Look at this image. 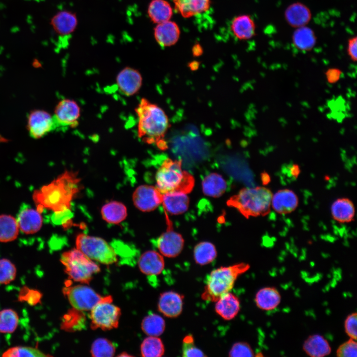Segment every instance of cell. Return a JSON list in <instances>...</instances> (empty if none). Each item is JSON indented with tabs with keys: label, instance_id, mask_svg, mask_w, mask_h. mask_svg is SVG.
Masks as SVG:
<instances>
[{
	"label": "cell",
	"instance_id": "9",
	"mask_svg": "<svg viewBox=\"0 0 357 357\" xmlns=\"http://www.w3.org/2000/svg\"><path fill=\"white\" fill-rule=\"evenodd\" d=\"M112 301H104L96 304L90 311L91 328L104 331L117 328L121 315L119 307L112 303Z\"/></svg>",
	"mask_w": 357,
	"mask_h": 357
},
{
	"label": "cell",
	"instance_id": "16",
	"mask_svg": "<svg viewBox=\"0 0 357 357\" xmlns=\"http://www.w3.org/2000/svg\"><path fill=\"white\" fill-rule=\"evenodd\" d=\"M78 23L76 13L68 10L57 12L50 19L52 29L60 36H67L73 33Z\"/></svg>",
	"mask_w": 357,
	"mask_h": 357
},
{
	"label": "cell",
	"instance_id": "15",
	"mask_svg": "<svg viewBox=\"0 0 357 357\" xmlns=\"http://www.w3.org/2000/svg\"><path fill=\"white\" fill-rule=\"evenodd\" d=\"M117 82L119 90L124 95L131 96L137 93L140 88L142 78L138 70L126 67L118 74Z\"/></svg>",
	"mask_w": 357,
	"mask_h": 357
},
{
	"label": "cell",
	"instance_id": "13",
	"mask_svg": "<svg viewBox=\"0 0 357 357\" xmlns=\"http://www.w3.org/2000/svg\"><path fill=\"white\" fill-rule=\"evenodd\" d=\"M57 128L53 116L47 112L35 110L28 117V130L30 136L39 139Z\"/></svg>",
	"mask_w": 357,
	"mask_h": 357
},
{
	"label": "cell",
	"instance_id": "40",
	"mask_svg": "<svg viewBox=\"0 0 357 357\" xmlns=\"http://www.w3.org/2000/svg\"><path fill=\"white\" fill-rule=\"evenodd\" d=\"M4 357H45L49 356L37 348L31 347L16 346L5 351L2 355Z\"/></svg>",
	"mask_w": 357,
	"mask_h": 357
},
{
	"label": "cell",
	"instance_id": "14",
	"mask_svg": "<svg viewBox=\"0 0 357 357\" xmlns=\"http://www.w3.org/2000/svg\"><path fill=\"white\" fill-rule=\"evenodd\" d=\"M183 298V295L175 291L164 292L159 298L158 310L167 317H177L182 311Z\"/></svg>",
	"mask_w": 357,
	"mask_h": 357
},
{
	"label": "cell",
	"instance_id": "39",
	"mask_svg": "<svg viewBox=\"0 0 357 357\" xmlns=\"http://www.w3.org/2000/svg\"><path fill=\"white\" fill-rule=\"evenodd\" d=\"M116 351L114 344L108 339L99 338L96 339L92 344L90 353L92 357H113Z\"/></svg>",
	"mask_w": 357,
	"mask_h": 357
},
{
	"label": "cell",
	"instance_id": "6",
	"mask_svg": "<svg viewBox=\"0 0 357 357\" xmlns=\"http://www.w3.org/2000/svg\"><path fill=\"white\" fill-rule=\"evenodd\" d=\"M60 260L69 278L82 284H88L100 271L97 263L76 248L63 252Z\"/></svg>",
	"mask_w": 357,
	"mask_h": 357
},
{
	"label": "cell",
	"instance_id": "1",
	"mask_svg": "<svg viewBox=\"0 0 357 357\" xmlns=\"http://www.w3.org/2000/svg\"><path fill=\"white\" fill-rule=\"evenodd\" d=\"M81 189L77 173L66 171L50 183L35 191L33 198L40 212L44 208L54 213L70 211L71 202Z\"/></svg>",
	"mask_w": 357,
	"mask_h": 357
},
{
	"label": "cell",
	"instance_id": "48",
	"mask_svg": "<svg viewBox=\"0 0 357 357\" xmlns=\"http://www.w3.org/2000/svg\"><path fill=\"white\" fill-rule=\"evenodd\" d=\"M326 76L328 80L330 83L336 82L341 75V72L337 68L329 69L326 72Z\"/></svg>",
	"mask_w": 357,
	"mask_h": 357
},
{
	"label": "cell",
	"instance_id": "27",
	"mask_svg": "<svg viewBox=\"0 0 357 357\" xmlns=\"http://www.w3.org/2000/svg\"><path fill=\"white\" fill-rule=\"evenodd\" d=\"M281 297L279 291L274 287H267L260 289L254 298L256 306L263 310H271L280 304Z\"/></svg>",
	"mask_w": 357,
	"mask_h": 357
},
{
	"label": "cell",
	"instance_id": "42",
	"mask_svg": "<svg viewBox=\"0 0 357 357\" xmlns=\"http://www.w3.org/2000/svg\"><path fill=\"white\" fill-rule=\"evenodd\" d=\"M182 353L183 357H203L204 353L195 345L194 340L191 334L186 335L182 340Z\"/></svg>",
	"mask_w": 357,
	"mask_h": 357
},
{
	"label": "cell",
	"instance_id": "24",
	"mask_svg": "<svg viewBox=\"0 0 357 357\" xmlns=\"http://www.w3.org/2000/svg\"><path fill=\"white\" fill-rule=\"evenodd\" d=\"M231 29L234 36L240 40H247L256 34V25L251 16L241 14L236 16L231 24Z\"/></svg>",
	"mask_w": 357,
	"mask_h": 357
},
{
	"label": "cell",
	"instance_id": "20",
	"mask_svg": "<svg viewBox=\"0 0 357 357\" xmlns=\"http://www.w3.org/2000/svg\"><path fill=\"white\" fill-rule=\"evenodd\" d=\"M138 267L141 272L147 275L160 274L165 267V261L162 254L154 250L144 252L138 260Z\"/></svg>",
	"mask_w": 357,
	"mask_h": 357
},
{
	"label": "cell",
	"instance_id": "21",
	"mask_svg": "<svg viewBox=\"0 0 357 357\" xmlns=\"http://www.w3.org/2000/svg\"><path fill=\"white\" fill-rule=\"evenodd\" d=\"M240 310V301L233 293L228 292L215 301V312L223 319L231 320L234 319Z\"/></svg>",
	"mask_w": 357,
	"mask_h": 357
},
{
	"label": "cell",
	"instance_id": "45",
	"mask_svg": "<svg viewBox=\"0 0 357 357\" xmlns=\"http://www.w3.org/2000/svg\"><path fill=\"white\" fill-rule=\"evenodd\" d=\"M345 329L350 338L357 340V314L353 313L346 318L345 321Z\"/></svg>",
	"mask_w": 357,
	"mask_h": 357
},
{
	"label": "cell",
	"instance_id": "50",
	"mask_svg": "<svg viewBox=\"0 0 357 357\" xmlns=\"http://www.w3.org/2000/svg\"><path fill=\"white\" fill-rule=\"evenodd\" d=\"M300 172V169L297 165L294 164L290 168L291 174L295 178L298 177Z\"/></svg>",
	"mask_w": 357,
	"mask_h": 357
},
{
	"label": "cell",
	"instance_id": "51",
	"mask_svg": "<svg viewBox=\"0 0 357 357\" xmlns=\"http://www.w3.org/2000/svg\"><path fill=\"white\" fill-rule=\"evenodd\" d=\"M270 176L266 173H263L261 174V180L264 184H268L270 181Z\"/></svg>",
	"mask_w": 357,
	"mask_h": 357
},
{
	"label": "cell",
	"instance_id": "26",
	"mask_svg": "<svg viewBox=\"0 0 357 357\" xmlns=\"http://www.w3.org/2000/svg\"><path fill=\"white\" fill-rule=\"evenodd\" d=\"M147 13L151 21L157 24L170 20L173 15V9L166 0H151Z\"/></svg>",
	"mask_w": 357,
	"mask_h": 357
},
{
	"label": "cell",
	"instance_id": "38",
	"mask_svg": "<svg viewBox=\"0 0 357 357\" xmlns=\"http://www.w3.org/2000/svg\"><path fill=\"white\" fill-rule=\"evenodd\" d=\"M18 322V315L14 310L4 309L0 311V333H13L16 330Z\"/></svg>",
	"mask_w": 357,
	"mask_h": 357
},
{
	"label": "cell",
	"instance_id": "25",
	"mask_svg": "<svg viewBox=\"0 0 357 357\" xmlns=\"http://www.w3.org/2000/svg\"><path fill=\"white\" fill-rule=\"evenodd\" d=\"M176 10L183 17L189 18L207 11L211 0H172Z\"/></svg>",
	"mask_w": 357,
	"mask_h": 357
},
{
	"label": "cell",
	"instance_id": "31",
	"mask_svg": "<svg viewBox=\"0 0 357 357\" xmlns=\"http://www.w3.org/2000/svg\"><path fill=\"white\" fill-rule=\"evenodd\" d=\"M331 211L334 219L342 223L352 221L355 213L352 201L346 198H339L335 201L331 206Z\"/></svg>",
	"mask_w": 357,
	"mask_h": 357
},
{
	"label": "cell",
	"instance_id": "41",
	"mask_svg": "<svg viewBox=\"0 0 357 357\" xmlns=\"http://www.w3.org/2000/svg\"><path fill=\"white\" fill-rule=\"evenodd\" d=\"M16 275L15 265L9 260L0 259V284H8L13 281Z\"/></svg>",
	"mask_w": 357,
	"mask_h": 357
},
{
	"label": "cell",
	"instance_id": "2",
	"mask_svg": "<svg viewBox=\"0 0 357 357\" xmlns=\"http://www.w3.org/2000/svg\"><path fill=\"white\" fill-rule=\"evenodd\" d=\"M135 112L138 118V137L148 144H156L165 140L164 137L170 126L165 111L157 105L147 99H141Z\"/></svg>",
	"mask_w": 357,
	"mask_h": 357
},
{
	"label": "cell",
	"instance_id": "34",
	"mask_svg": "<svg viewBox=\"0 0 357 357\" xmlns=\"http://www.w3.org/2000/svg\"><path fill=\"white\" fill-rule=\"evenodd\" d=\"M217 251L215 246L209 241H201L194 247L193 257L196 264L204 266L212 262L216 258Z\"/></svg>",
	"mask_w": 357,
	"mask_h": 357
},
{
	"label": "cell",
	"instance_id": "11",
	"mask_svg": "<svg viewBox=\"0 0 357 357\" xmlns=\"http://www.w3.org/2000/svg\"><path fill=\"white\" fill-rule=\"evenodd\" d=\"M132 200L139 210L150 212L154 210L162 203L163 194L156 186L141 185L134 191Z\"/></svg>",
	"mask_w": 357,
	"mask_h": 357
},
{
	"label": "cell",
	"instance_id": "10",
	"mask_svg": "<svg viewBox=\"0 0 357 357\" xmlns=\"http://www.w3.org/2000/svg\"><path fill=\"white\" fill-rule=\"evenodd\" d=\"M165 215L167 224L166 231L157 239V247L160 253L168 258L178 256L182 251L184 240L182 236L174 230L173 223L167 213Z\"/></svg>",
	"mask_w": 357,
	"mask_h": 357
},
{
	"label": "cell",
	"instance_id": "17",
	"mask_svg": "<svg viewBox=\"0 0 357 357\" xmlns=\"http://www.w3.org/2000/svg\"><path fill=\"white\" fill-rule=\"evenodd\" d=\"M180 34L178 25L170 20L157 24L154 28L155 41L161 47H170L178 41Z\"/></svg>",
	"mask_w": 357,
	"mask_h": 357
},
{
	"label": "cell",
	"instance_id": "7",
	"mask_svg": "<svg viewBox=\"0 0 357 357\" xmlns=\"http://www.w3.org/2000/svg\"><path fill=\"white\" fill-rule=\"evenodd\" d=\"M75 244L77 249L92 260L105 265L118 260L114 249L100 238L80 234L76 237Z\"/></svg>",
	"mask_w": 357,
	"mask_h": 357
},
{
	"label": "cell",
	"instance_id": "8",
	"mask_svg": "<svg viewBox=\"0 0 357 357\" xmlns=\"http://www.w3.org/2000/svg\"><path fill=\"white\" fill-rule=\"evenodd\" d=\"M63 293L72 307L81 311L91 310L102 301H113L111 296L102 297L91 288L83 285L66 287Z\"/></svg>",
	"mask_w": 357,
	"mask_h": 357
},
{
	"label": "cell",
	"instance_id": "30",
	"mask_svg": "<svg viewBox=\"0 0 357 357\" xmlns=\"http://www.w3.org/2000/svg\"><path fill=\"white\" fill-rule=\"evenodd\" d=\"M227 182L222 175L212 173L206 176L202 181L203 193L208 196L218 198L226 191Z\"/></svg>",
	"mask_w": 357,
	"mask_h": 357
},
{
	"label": "cell",
	"instance_id": "33",
	"mask_svg": "<svg viewBox=\"0 0 357 357\" xmlns=\"http://www.w3.org/2000/svg\"><path fill=\"white\" fill-rule=\"evenodd\" d=\"M101 215L103 219L107 222L119 224L126 218L127 209L121 202L112 201L103 206Z\"/></svg>",
	"mask_w": 357,
	"mask_h": 357
},
{
	"label": "cell",
	"instance_id": "32",
	"mask_svg": "<svg viewBox=\"0 0 357 357\" xmlns=\"http://www.w3.org/2000/svg\"><path fill=\"white\" fill-rule=\"evenodd\" d=\"M86 316L83 311L72 307L62 318L61 327L67 332L80 331L85 328Z\"/></svg>",
	"mask_w": 357,
	"mask_h": 357
},
{
	"label": "cell",
	"instance_id": "49",
	"mask_svg": "<svg viewBox=\"0 0 357 357\" xmlns=\"http://www.w3.org/2000/svg\"><path fill=\"white\" fill-rule=\"evenodd\" d=\"M192 53L194 57H199L203 53V49L199 44L194 45L192 48Z\"/></svg>",
	"mask_w": 357,
	"mask_h": 357
},
{
	"label": "cell",
	"instance_id": "5",
	"mask_svg": "<svg viewBox=\"0 0 357 357\" xmlns=\"http://www.w3.org/2000/svg\"><path fill=\"white\" fill-rule=\"evenodd\" d=\"M249 268L248 264L241 262L213 270L207 276L202 299L216 301L222 296L231 292L238 278Z\"/></svg>",
	"mask_w": 357,
	"mask_h": 357
},
{
	"label": "cell",
	"instance_id": "29",
	"mask_svg": "<svg viewBox=\"0 0 357 357\" xmlns=\"http://www.w3.org/2000/svg\"><path fill=\"white\" fill-rule=\"evenodd\" d=\"M292 42L297 49L307 52L314 47L317 37L313 29L306 25L295 28L292 35Z\"/></svg>",
	"mask_w": 357,
	"mask_h": 357
},
{
	"label": "cell",
	"instance_id": "36",
	"mask_svg": "<svg viewBox=\"0 0 357 357\" xmlns=\"http://www.w3.org/2000/svg\"><path fill=\"white\" fill-rule=\"evenodd\" d=\"M166 323L164 318L155 313H150L141 322L142 331L149 336L159 337L164 332Z\"/></svg>",
	"mask_w": 357,
	"mask_h": 357
},
{
	"label": "cell",
	"instance_id": "47",
	"mask_svg": "<svg viewBox=\"0 0 357 357\" xmlns=\"http://www.w3.org/2000/svg\"><path fill=\"white\" fill-rule=\"evenodd\" d=\"M347 52L348 56L353 61L357 59V37H352L348 40Z\"/></svg>",
	"mask_w": 357,
	"mask_h": 357
},
{
	"label": "cell",
	"instance_id": "19",
	"mask_svg": "<svg viewBox=\"0 0 357 357\" xmlns=\"http://www.w3.org/2000/svg\"><path fill=\"white\" fill-rule=\"evenodd\" d=\"M298 197L292 190L283 189L272 195L271 206L280 214H287L293 212L298 207Z\"/></svg>",
	"mask_w": 357,
	"mask_h": 357
},
{
	"label": "cell",
	"instance_id": "3",
	"mask_svg": "<svg viewBox=\"0 0 357 357\" xmlns=\"http://www.w3.org/2000/svg\"><path fill=\"white\" fill-rule=\"evenodd\" d=\"M272 195L265 187L243 188L231 197L227 204L237 209L246 218L263 216L270 211Z\"/></svg>",
	"mask_w": 357,
	"mask_h": 357
},
{
	"label": "cell",
	"instance_id": "43",
	"mask_svg": "<svg viewBox=\"0 0 357 357\" xmlns=\"http://www.w3.org/2000/svg\"><path fill=\"white\" fill-rule=\"evenodd\" d=\"M231 357H246L254 356V352L250 346L246 342L235 343L229 352Z\"/></svg>",
	"mask_w": 357,
	"mask_h": 357
},
{
	"label": "cell",
	"instance_id": "46",
	"mask_svg": "<svg viewBox=\"0 0 357 357\" xmlns=\"http://www.w3.org/2000/svg\"><path fill=\"white\" fill-rule=\"evenodd\" d=\"M41 296L42 295L39 291L30 290L27 288L25 289V287L21 290L19 295L20 300L26 301L31 305L36 304L39 302Z\"/></svg>",
	"mask_w": 357,
	"mask_h": 357
},
{
	"label": "cell",
	"instance_id": "35",
	"mask_svg": "<svg viewBox=\"0 0 357 357\" xmlns=\"http://www.w3.org/2000/svg\"><path fill=\"white\" fill-rule=\"evenodd\" d=\"M19 233L17 220L11 215H0V242H6L15 239Z\"/></svg>",
	"mask_w": 357,
	"mask_h": 357
},
{
	"label": "cell",
	"instance_id": "4",
	"mask_svg": "<svg viewBox=\"0 0 357 357\" xmlns=\"http://www.w3.org/2000/svg\"><path fill=\"white\" fill-rule=\"evenodd\" d=\"M182 161L166 158L156 173V187L162 193L178 192L188 194L194 186V178L181 169Z\"/></svg>",
	"mask_w": 357,
	"mask_h": 357
},
{
	"label": "cell",
	"instance_id": "44",
	"mask_svg": "<svg viewBox=\"0 0 357 357\" xmlns=\"http://www.w3.org/2000/svg\"><path fill=\"white\" fill-rule=\"evenodd\" d=\"M337 356L339 357H356L357 356V343L356 340H350L341 345L337 350Z\"/></svg>",
	"mask_w": 357,
	"mask_h": 357
},
{
	"label": "cell",
	"instance_id": "18",
	"mask_svg": "<svg viewBox=\"0 0 357 357\" xmlns=\"http://www.w3.org/2000/svg\"><path fill=\"white\" fill-rule=\"evenodd\" d=\"M287 23L295 28L307 25L312 18L310 8L304 3L295 2L289 4L284 11Z\"/></svg>",
	"mask_w": 357,
	"mask_h": 357
},
{
	"label": "cell",
	"instance_id": "22",
	"mask_svg": "<svg viewBox=\"0 0 357 357\" xmlns=\"http://www.w3.org/2000/svg\"><path fill=\"white\" fill-rule=\"evenodd\" d=\"M164 211L171 215H179L185 212L189 204L187 194L171 192L163 194L162 203Z\"/></svg>",
	"mask_w": 357,
	"mask_h": 357
},
{
	"label": "cell",
	"instance_id": "23",
	"mask_svg": "<svg viewBox=\"0 0 357 357\" xmlns=\"http://www.w3.org/2000/svg\"><path fill=\"white\" fill-rule=\"evenodd\" d=\"M17 221L21 232L25 234H33L41 229L43 218L38 210L26 208L20 211Z\"/></svg>",
	"mask_w": 357,
	"mask_h": 357
},
{
	"label": "cell",
	"instance_id": "37",
	"mask_svg": "<svg viewBox=\"0 0 357 357\" xmlns=\"http://www.w3.org/2000/svg\"><path fill=\"white\" fill-rule=\"evenodd\" d=\"M140 352L144 357H161L165 353V347L160 338L149 336L142 342Z\"/></svg>",
	"mask_w": 357,
	"mask_h": 357
},
{
	"label": "cell",
	"instance_id": "28",
	"mask_svg": "<svg viewBox=\"0 0 357 357\" xmlns=\"http://www.w3.org/2000/svg\"><path fill=\"white\" fill-rule=\"evenodd\" d=\"M302 348L307 355L312 357H323L331 352L328 341L319 334L309 336L304 341Z\"/></svg>",
	"mask_w": 357,
	"mask_h": 357
},
{
	"label": "cell",
	"instance_id": "12",
	"mask_svg": "<svg viewBox=\"0 0 357 357\" xmlns=\"http://www.w3.org/2000/svg\"><path fill=\"white\" fill-rule=\"evenodd\" d=\"M80 109L73 100L63 99L57 105L53 116L57 128L75 127L78 124Z\"/></svg>",
	"mask_w": 357,
	"mask_h": 357
},
{
	"label": "cell",
	"instance_id": "52",
	"mask_svg": "<svg viewBox=\"0 0 357 357\" xmlns=\"http://www.w3.org/2000/svg\"><path fill=\"white\" fill-rule=\"evenodd\" d=\"M199 63L197 61H192L188 64V66L192 70H195L198 69Z\"/></svg>",
	"mask_w": 357,
	"mask_h": 357
}]
</instances>
